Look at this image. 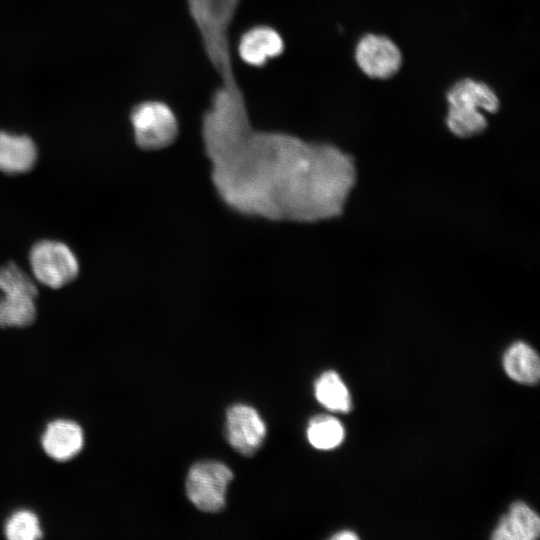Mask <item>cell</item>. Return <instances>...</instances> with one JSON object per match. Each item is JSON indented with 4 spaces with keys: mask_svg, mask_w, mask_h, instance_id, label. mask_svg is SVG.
Returning a JSON list of instances; mask_svg holds the SVG:
<instances>
[{
    "mask_svg": "<svg viewBox=\"0 0 540 540\" xmlns=\"http://www.w3.org/2000/svg\"><path fill=\"white\" fill-rule=\"evenodd\" d=\"M36 318L35 298L18 293L4 292L0 296V327H26Z\"/></svg>",
    "mask_w": 540,
    "mask_h": 540,
    "instance_id": "13",
    "label": "cell"
},
{
    "mask_svg": "<svg viewBox=\"0 0 540 540\" xmlns=\"http://www.w3.org/2000/svg\"><path fill=\"white\" fill-rule=\"evenodd\" d=\"M136 143L144 149H159L171 144L178 134V122L172 109L161 101H145L131 112Z\"/></svg>",
    "mask_w": 540,
    "mask_h": 540,
    "instance_id": "3",
    "label": "cell"
},
{
    "mask_svg": "<svg viewBox=\"0 0 540 540\" xmlns=\"http://www.w3.org/2000/svg\"><path fill=\"white\" fill-rule=\"evenodd\" d=\"M310 444L320 450H329L338 446L344 438V428L334 417L316 415L310 419L307 428Z\"/></svg>",
    "mask_w": 540,
    "mask_h": 540,
    "instance_id": "15",
    "label": "cell"
},
{
    "mask_svg": "<svg viewBox=\"0 0 540 540\" xmlns=\"http://www.w3.org/2000/svg\"><path fill=\"white\" fill-rule=\"evenodd\" d=\"M450 107H460L487 113L498 111L500 102L497 94L486 83L464 78L455 83L447 93Z\"/></svg>",
    "mask_w": 540,
    "mask_h": 540,
    "instance_id": "10",
    "label": "cell"
},
{
    "mask_svg": "<svg viewBox=\"0 0 540 540\" xmlns=\"http://www.w3.org/2000/svg\"><path fill=\"white\" fill-rule=\"evenodd\" d=\"M226 416L230 445L242 455L252 456L266 436V425L262 418L254 408L244 404L232 405Z\"/></svg>",
    "mask_w": 540,
    "mask_h": 540,
    "instance_id": "6",
    "label": "cell"
},
{
    "mask_svg": "<svg viewBox=\"0 0 540 540\" xmlns=\"http://www.w3.org/2000/svg\"><path fill=\"white\" fill-rule=\"evenodd\" d=\"M506 374L514 381L533 385L540 377V360L537 352L524 342H515L503 356Z\"/></svg>",
    "mask_w": 540,
    "mask_h": 540,
    "instance_id": "12",
    "label": "cell"
},
{
    "mask_svg": "<svg viewBox=\"0 0 540 540\" xmlns=\"http://www.w3.org/2000/svg\"><path fill=\"white\" fill-rule=\"evenodd\" d=\"M355 59L359 68L370 78L388 79L401 68L402 54L388 37L364 35L357 43Z\"/></svg>",
    "mask_w": 540,
    "mask_h": 540,
    "instance_id": "5",
    "label": "cell"
},
{
    "mask_svg": "<svg viewBox=\"0 0 540 540\" xmlns=\"http://www.w3.org/2000/svg\"><path fill=\"white\" fill-rule=\"evenodd\" d=\"M335 540H355L358 539V536L352 531H341L340 533L335 534L331 537Z\"/></svg>",
    "mask_w": 540,
    "mask_h": 540,
    "instance_id": "19",
    "label": "cell"
},
{
    "mask_svg": "<svg viewBox=\"0 0 540 540\" xmlns=\"http://www.w3.org/2000/svg\"><path fill=\"white\" fill-rule=\"evenodd\" d=\"M540 534L538 514L522 501L511 504L503 515L491 538L495 540H534Z\"/></svg>",
    "mask_w": 540,
    "mask_h": 540,
    "instance_id": "9",
    "label": "cell"
},
{
    "mask_svg": "<svg viewBox=\"0 0 540 540\" xmlns=\"http://www.w3.org/2000/svg\"><path fill=\"white\" fill-rule=\"evenodd\" d=\"M41 443L49 457L57 461H66L81 451L84 434L76 422L59 419L47 425Z\"/></svg>",
    "mask_w": 540,
    "mask_h": 540,
    "instance_id": "8",
    "label": "cell"
},
{
    "mask_svg": "<svg viewBox=\"0 0 540 540\" xmlns=\"http://www.w3.org/2000/svg\"><path fill=\"white\" fill-rule=\"evenodd\" d=\"M284 50L281 35L272 27L256 26L247 30L238 43V54L242 61L261 67L278 57Z\"/></svg>",
    "mask_w": 540,
    "mask_h": 540,
    "instance_id": "7",
    "label": "cell"
},
{
    "mask_svg": "<svg viewBox=\"0 0 540 540\" xmlns=\"http://www.w3.org/2000/svg\"><path fill=\"white\" fill-rule=\"evenodd\" d=\"M29 259L35 278L50 288H61L78 275L76 257L70 248L61 242H37L30 251Z\"/></svg>",
    "mask_w": 540,
    "mask_h": 540,
    "instance_id": "4",
    "label": "cell"
},
{
    "mask_svg": "<svg viewBox=\"0 0 540 540\" xmlns=\"http://www.w3.org/2000/svg\"><path fill=\"white\" fill-rule=\"evenodd\" d=\"M317 401L330 411L347 413L351 409L349 391L335 371H326L314 384Z\"/></svg>",
    "mask_w": 540,
    "mask_h": 540,
    "instance_id": "14",
    "label": "cell"
},
{
    "mask_svg": "<svg viewBox=\"0 0 540 540\" xmlns=\"http://www.w3.org/2000/svg\"><path fill=\"white\" fill-rule=\"evenodd\" d=\"M0 290L36 298L37 288L33 280L16 264L9 262L0 269Z\"/></svg>",
    "mask_w": 540,
    "mask_h": 540,
    "instance_id": "18",
    "label": "cell"
},
{
    "mask_svg": "<svg viewBox=\"0 0 540 540\" xmlns=\"http://www.w3.org/2000/svg\"><path fill=\"white\" fill-rule=\"evenodd\" d=\"M232 479V471L221 462H197L187 475V496L199 510L218 512L225 506L227 487Z\"/></svg>",
    "mask_w": 540,
    "mask_h": 540,
    "instance_id": "2",
    "label": "cell"
},
{
    "mask_svg": "<svg viewBox=\"0 0 540 540\" xmlns=\"http://www.w3.org/2000/svg\"><path fill=\"white\" fill-rule=\"evenodd\" d=\"M5 535L10 540H35L43 533L36 514L29 510H19L6 521Z\"/></svg>",
    "mask_w": 540,
    "mask_h": 540,
    "instance_id": "17",
    "label": "cell"
},
{
    "mask_svg": "<svg viewBox=\"0 0 540 540\" xmlns=\"http://www.w3.org/2000/svg\"><path fill=\"white\" fill-rule=\"evenodd\" d=\"M446 123L449 130L461 138L475 136L487 127V119L482 111L450 106Z\"/></svg>",
    "mask_w": 540,
    "mask_h": 540,
    "instance_id": "16",
    "label": "cell"
},
{
    "mask_svg": "<svg viewBox=\"0 0 540 540\" xmlns=\"http://www.w3.org/2000/svg\"><path fill=\"white\" fill-rule=\"evenodd\" d=\"M37 159V149L25 135L0 131V171L21 174L32 169Z\"/></svg>",
    "mask_w": 540,
    "mask_h": 540,
    "instance_id": "11",
    "label": "cell"
},
{
    "mask_svg": "<svg viewBox=\"0 0 540 540\" xmlns=\"http://www.w3.org/2000/svg\"><path fill=\"white\" fill-rule=\"evenodd\" d=\"M223 197L247 213L317 221L339 215L356 181L353 158L329 144L252 136L209 146Z\"/></svg>",
    "mask_w": 540,
    "mask_h": 540,
    "instance_id": "1",
    "label": "cell"
}]
</instances>
